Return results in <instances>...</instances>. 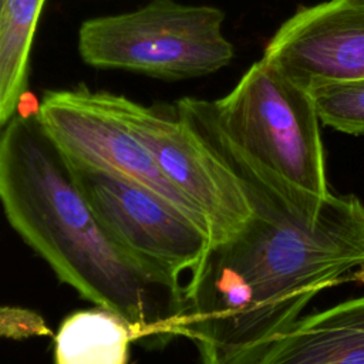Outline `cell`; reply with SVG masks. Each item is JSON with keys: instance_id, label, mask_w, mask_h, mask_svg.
Wrapping results in <instances>:
<instances>
[{"instance_id": "cell-1", "label": "cell", "mask_w": 364, "mask_h": 364, "mask_svg": "<svg viewBox=\"0 0 364 364\" xmlns=\"http://www.w3.org/2000/svg\"><path fill=\"white\" fill-rule=\"evenodd\" d=\"M235 172L250 216L208 247L183 287L181 336L202 364H256L320 291L364 282V203L355 195L309 203Z\"/></svg>"}, {"instance_id": "cell-3", "label": "cell", "mask_w": 364, "mask_h": 364, "mask_svg": "<svg viewBox=\"0 0 364 364\" xmlns=\"http://www.w3.org/2000/svg\"><path fill=\"white\" fill-rule=\"evenodd\" d=\"M173 104L233 169L301 202L331 193L311 95L263 57L225 97Z\"/></svg>"}, {"instance_id": "cell-4", "label": "cell", "mask_w": 364, "mask_h": 364, "mask_svg": "<svg viewBox=\"0 0 364 364\" xmlns=\"http://www.w3.org/2000/svg\"><path fill=\"white\" fill-rule=\"evenodd\" d=\"M223 18L213 6L152 0L134 11L82 21L78 53L95 68L172 81L202 77L233 58V46L222 33Z\"/></svg>"}, {"instance_id": "cell-10", "label": "cell", "mask_w": 364, "mask_h": 364, "mask_svg": "<svg viewBox=\"0 0 364 364\" xmlns=\"http://www.w3.org/2000/svg\"><path fill=\"white\" fill-rule=\"evenodd\" d=\"M46 0H3L0 9V131L27 91L30 53Z\"/></svg>"}, {"instance_id": "cell-13", "label": "cell", "mask_w": 364, "mask_h": 364, "mask_svg": "<svg viewBox=\"0 0 364 364\" xmlns=\"http://www.w3.org/2000/svg\"><path fill=\"white\" fill-rule=\"evenodd\" d=\"M151 1H152V0H151Z\"/></svg>"}, {"instance_id": "cell-11", "label": "cell", "mask_w": 364, "mask_h": 364, "mask_svg": "<svg viewBox=\"0 0 364 364\" xmlns=\"http://www.w3.org/2000/svg\"><path fill=\"white\" fill-rule=\"evenodd\" d=\"M129 327L119 317L102 309L70 314L55 334V364H127Z\"/></svg>"}, {"instance_id": "cell-12", "label": "cell", "mask_w": 364, "mask_h": 364, "mask_svg": "<svg viewBox=\"0 0 364 364\" xmlns=\"http://www.w3.org/2000/svg\"><path fill=\"white\" fill-rule=\"evenodd\" d=\"M309 94L324 125L351 135L364 134V78L326 84Z\"/></svg>"}, {"instance_id": "cell-6", "label": "cell", "mask_w": 364, "mask_h": 364, "mask_svg": "<svg viewBox=\"0 0 364 364\" xmlns=\"http://www.w3.org/2000/svg\"><path fill=\"white\" fill-rule=\"evenodd\" d=\"M36 115L46 135L68 164L128 179L176 208L202 230L191 205L162 175L149 152L105 105L100 91L84 85L44 91Z\"/></svg>"}, {"instance_id": "cell-9", "label": "cell", "mask_w": 364, "mask_h": 364, "mask_svg": "<svg viewBox=\"0 0 364 364\" xmlns=\"http://www.w3.org/2000/svg\"><path fill=\"white\" fill-rule=\"evenodd\" d=\"M256 364H364V296L301 317Z\"/></svg>"}, {"instance_id": "cell-7", "label": "cell", "mask_w": 364, "mask_h": 364, "mask_svg": "<svg viewBox=\"0 0 364 364\" xmlns=\"http://www.w3.org/2000/svg\"><path fill=\"white\" fill-rule=\"evenodd\" d=\"M67 165L98 222L134 256L179 279L210 246L188 216L151 191L109 172Z\"/></svg>"}, {"instance_id": "cell-8", "label": "cell", "mask_w": 364, "mask_h": 364, "mask_svg": "<svg viewBox=\"0 0 364 364\" xmlns=\"http://www.w3.org/2000/svg\"><path fill=\"white\" fill-rule=\"evenodd\" d=\"M263 58L306 91L363 80L364 0L300 9L270 38Z\"/></svg>"}, {"instance_id": "cell-5", "label": "cell", "mask_w": 364, "mask_h": 364, "mask_svg": "<svg viewBox=\"0 0 364 364\" xmlns=\"http://www.w3.org/2000/svg\"><path fill=\"white\" fill-rule=\"evenodd\" d=\"M100 92L191 205L210 246L235 236L252 212L245 185L175 104L148 107L119 94Z\"/></svg>"}, {"instance_id": "cell-2", "label": "cell", "mask_w": 364, "mask_h": 364, "mask_svg": "<svg viewBox=\"0 0 364 364\" xmlns=\"http://www.w3.org/2000/svg\"><path fill=\"white\" fill-rule=\"evenodd\" d=\"M0 203L11 228L57 277L125 321L134 341L152 348L181 336L179 279L109 236L36 111L16 114L0 135Z\"/></svg>"}]
</instances>
